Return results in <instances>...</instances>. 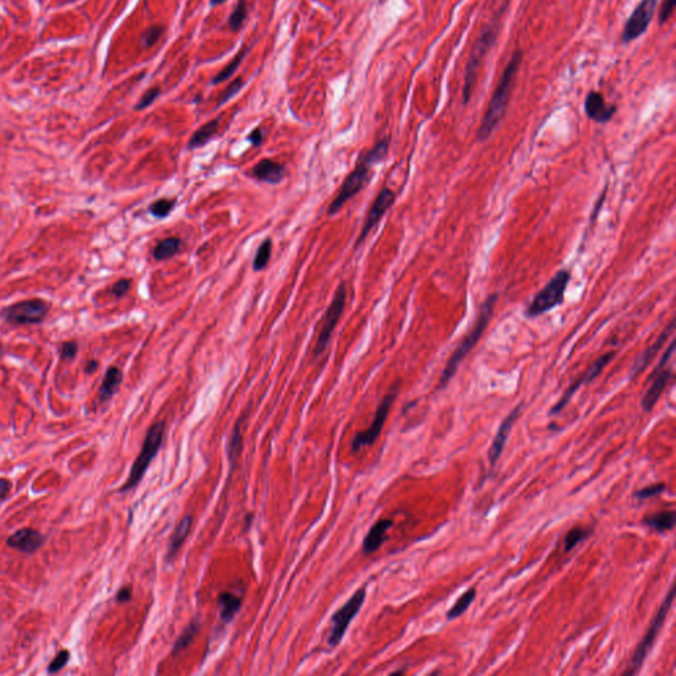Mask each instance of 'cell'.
I'll return each mask as SVG.
<instances>
[{"mask_svg": "<svg viewBox=\"0 0 676 676\" xmlns=\"http://www.w3.org/2000/svg\"><path fill=\"white\" fill-rule=\"evenodd\" d=\"M392 524L394 522L391 519H381L372 526L362 544V550L365 554H372L381 548V545L386 541V534L392 527Z\"/></svg>", "mask_w": 676, "mask_h": 676, "instance_id": "obj_21", "label": "cell"}, {"mask_svg": "<svg viewBox=\"0 0 676 676\" xmlns=\"http://www.w3.org/2000/svg\"><path fill=\"white\" fill-rule=\"evenodd\" d=\"M584 109L588 118L596 123H607L617 111V107L614 104H608L605 98L597 91H591L587 95Z\"/></svg>", "mask_w": 676, "mask_h": 676, "instance_id": "obj_18", "label": "cell"}, {"mask_svg": "<svg viewBox=\"0 0 676 676\" xmlns=\"http://www.w3.org/2000/svg\"><path fill=\"white\" fill-rule=\"evenodd\" d=\"M133 597V591L130 587H123L117 594V601L118 602H128Z\"/></svg>", "mask_w": 676, "mask_h": 676, "instance_id": "obj_45", "label": "cell"}, {"mask_svg": "<svg viewBox=\"0 0 676 676\" xmlns=\"http://www.w3.org/2000/svg\"><path fill=\"white\" fill-rule=\"evenodd\" d=\"M251 176L262 183L279 184L286 176V167L275 160L263 159L254 166Z\"/></svg>", "mask_w": 676, "mask_h": 676, "instance_id": "obj_20", "label": "cell"}, {"mask_svg": "<svg viewBox=\"0 0 676 676\" xmlns=\"http://www.w3.org/2000/svg\"><path fill=\"white\" fill-rule=\"evenodd\" d=\"M160 93H161L160 87H153V89H150L148 91H146V93L143 94V97L140 98V101L136 103L135 110H144V109H147L148 106H151L153 102L157 100V97L160 95Z\"/></svg>", "mask_w": 676, "mask_h": 676, "instance_id": "obj_40", "label": "cell"}, {"mask_svg": "<svg viewBox=\"0 0 676 676\" xmlns=\"http://www.w3.org/2000/svg\"><path fill=\"white\" fill-rule=\"evenodd\" d=\"M345 305H346V286L342 282V283H339V286L335 292L332 303L329 304L328 309L325 311V315L322 316V326L319 330L315 350H313L316 357L322 355L325 352V349L328 348L332 336H333V332H335L338 322L343 313Z\"/></svg>", "mask_w": 676, "mask_h": 676, "instance_id": "obj_9", "label": "cell"}, {"mask_svg": "<svg viewBox=\"0 0 676 676\" xmlns=\"http://www.w3.org/2000/svg\"><path fill=\"white\" fill-rule=\"evenodd\" d=\"M658 5V0H641L635 7L633 14L627 19L624 31H622V41L630 43L638 37H641L649 28L653 17L655 15V8Z\"/></svg>", "mask_w": 676, "mask_h": 676, "instance_id": "obj_13", "label": "cell"}, {"mask_svg": "<svg viewBox=\"0 0 676 676\" xmlns=\"http://www.w3.org/2000/svg\"><path fill=\"white\" fill-rule=\"evenodd\" d=\"M263 139H264V130L262 127H256L250 133V135L247 136V140L253 144L254 147H259L263 143Z\"/></svg>", "mask_w": 676, "mask_h": 676, "instance_id": "obj_44", "label": "cell"}, {"mask_svg": "<svg viewBox=\"0 0 676 676\" xmlns=\"http://www.w3.org/2000/svg\"><path fill=\"white\" fill-rule=\"evenodd\" d=\"M365 598H366V589L361 588V589L355 592L343 607H341L336 611V614L332 618L333 626H332L329 640H328V643L330 647H337L339 642L342 641L350 622L353 621V618L362 608Z\"/></svg>", "mask_w": 676, "mask_h": 676, "instance_id": "obj_11", "label": "cell"}, {"mask_svg": "<svg viewBox=\"0 0 676 676\" xmlns=\"http://www.w3.org/2000/svg\"><path fill=\"white\" fill-rule=\"evenodd\" d=\"M163 34V28L161 27H150L148 30H146L142 37H140V43L143 47L146 48H150L153 47V44L160 38V36Z\"/></svg>", "mask_w": 676, "mask_h": 676, "instance_id": "obj_38", "label": "cell"}, {"mask_svg": "<svg viewBox=\"0 0 676 676\" xmlns=\"http://www.w3.org/2000/svg\"><path fill=\"white\" fill-rule=\"evenodd\" d=\"M522 407H523V403L518 405L507 415L506 418L504 419V422H501L494 439L491 441V448L488 452L491 466H494L497 464V461L501 458V455H502L505 445H506L507 439L510 436V432L512 429V425H514V422H517L518 416L521 415Z\"/></svg>", "mask_w": 676, "mask_h": 676, "instance_id": "obj_16", "label": "cell"}, {"mask_svg": "<svg viewBox=\"0 0 676 676\" xmlns=\"http://www.w3.org/2000/svg\"><path fill=\"white\" fill-rule=\"evenodd\" d=\"M501 15V14H499ZM499 15L497 16V20H493L491 24L485 27V30L481 32L480 37L477 38L474 44L473 49L471 52L465 74H464V87H462V103L466 104L471 97H472V90H473L475 80H477V73L482 65V61L488 52L491 51V47L495 43V38L498 36V25H499Z\"/></svg>", "mask_w": 676, "mask_h": 676, "instance_id": "obj_3", "label": "cell"}, {"mask_svg": "<svg viewBox=\"0 0 676 676\" xmlns=\"http://www.w3.org/2000/svg\"><path fill=\"white\" fill-rule=\"evenodd\" d=\"M199 629H200V624L197 621H193L190 625L188 626L185 630H184V633L179 637V640L173 644L172 655H177L183 650H185L186 647L190 644V642L194 640Z\"/></svg>", "mask_w": 676, "mask_h": 676, "instance_id": "obj_30", "label": "cell"}, {"mask_svg": "<svg viewBox=\"0 0 676 676\" xmlns=\"http://www.w3.org/2000/svg\"><path fill=\"white\" fill-rule=\"evenodd\" d=\"M475 594H477V592H475L474 588H471V589H468L465 593H462L457 598V601L453 604V607L447 611V618L448 620H455V618H458L460 616H462L468 609L471 608V605H472V602H473L474 598H475Z\"/></svg>", "mask_w": 676, "mask_h": 676, "instance_id": "obj_28", "label": "cell"}, {"mask_svg": "<svg viewBox=\"0 0 676 676\" xmlns=\"http://www.w3.org/2000/svg\"><path fill=\"white\" fill-rule=\"evenodd\" d=\"M674 598H675V587L671 585V588H670V591L667 593L666 598L663 600V602L660 605V610L655 613V616H654L651 624L649 626L647 631L644 633L641 642L638 643V646H637V649L634 651L633 662H631V670L626 673L627 675H634V674H637L642 668L644 660L647 658V655L650 654V651L653 650L655 640L658 638V634H660L662 627H663L664 622H666V618L668 616V611H670V609L673 607Z\"/></svg>", "mask_w": 676, "mask_h": 676, "instance_id": "obj_6", "label": "cell"}, {"mask_svg": "<svg viewBox=\"0 0 676 676\" xmlns=\"http://www.w3.org/2000/svg\"><path fill=\"white\" fill-rule=\"evenodd\" d=\"M122 382H123V374L118 368H115V366L109 368L104 376H103L101 387L98 390L100 402L104 403V402L110 401L118 392Z\"/></svg>", "mask_w": 676, "mask_h": 676, "instance_id": "obj_22", "label": "cell"}, {"mask_svg": "<svg viewBox=\"0 0 676 676\" xmlns=\"http://www.w3.org/2000/svg\"><path fill=\"white\" fill-rule=\"evenodd\" d=\"M51 304L43 299H30L8 305L1 311L3 320L11 325H36L44 322Z\"/></svg>", "mask_w": 676, "mask_h": 676, "instance_id": "obj_8", "label": "cell"}, {"mask_svg": "<svg viewBox=\"0 0 676 676\" xmlns=\"http://www.w3.org/2000/svg\"><path fill=\"white\" fill-rule=\"evenodd\" d=\"M240 422H237L236 424V428H234V432L232 435V439H230V444H229V449H227V453H229V460L232 462V466L234 465L236 462V458L239 456L240 453V447H242V431H240Z\"/></svg>", "mask_w": 676, "mask_h": 676, "instance_id": "obj_35", "label": "cell"}, {"mask_svg": "<svg viewBox=\"0 0 676 676\" xmlns=\"http://www.w3.org/2000/svg\"><path fill=\"white\" fill-rule=\"evenodd\" d=\"M664 491H666V485L664 484H654V485H649V486L643 488L641 491H635L634 493V498H637V499H649V498H653V497L660 495Z\"/></svg>", "mask_w": 676, "mask_h": 676, "instance_id": "obj_37", "label": "cell"}, {"mask_svg": "<svg viewBox=\"0 0 676 676\" xmlns=\"http://www.w3.org/2000/svg\"><path fill=\"white\" fill-rule=\"evenodd\" d=\"M131 284H133L131 279H120L117 283L113 284V287H111V295L114 297H117V299L123 297L130 291Z\"/></svg>", "mask_w": 676, "mask_h": 676, "instance_id": "obj_42", "label": "cell"}, {"mask_svg": "<svg viewBox=\"0 0 676 676\" xmlns=\"http://www.w3.org/2000/svg\"><path fill=\"white\" fill-rule=\"evenodd\" d=\"M676 514L674 510H666L660 511L653 515H649L643 518V524L650 527L651 530L663 534L667 531H673L675 527Z\"/></svg>", "mask_w": 676, "mask_h": 676, "instance_id": "obj_24", "label": "cell"}, {"mask_svg": "<svg viewBox=\"0 0 676 676\" xmlns=\"http://www.w3.org/2000/svg\"><path fill=\"white\" fill-rule=\"evenodd\" d=\"M570 282H571V271H559L558 273L535 295L532 302L526 308L524 311L526 317L530 319L538 317L547 313L548 311L556 308L558 305L563 304L565 291Z\"/></svg>", "mask_w": 676, "mask_h": 676, "instance_id": "obj_4", "label": "cell"}, {"mask_svg": "<svg viewBox=\"0 0 676 676\" xmlns=\"http://www.w3.org/2000/svg\"><path fill=\"white\" fill-rule=\"evenodd\" d=\"M616 357V353L614 352H609L607 354H602L601 357H598L593 363H592L591 368L584 372L578 379H576L575 382L567 389V391L563 394V396L559 399L558 403L555 406L552 407L550 409V415L554 416V415H558L560 414L565 407L568 406V403L571 402L572 396L575 395L576 391L580 389L581 386L587 385L592 382L593 379H596L602 370L608 366L610 363V361Z\"/></svg>", "mask_w": 676, "mask_h": 676, "instance_id": "obj_14", "label": "cell"}, {"mask_svg": "<svg viewBox=\"0 0 676 676\" xmlns=\"http://www.w3.org/2000/svg\"><path fill=\"white\" fill-rule=\"evenodd\" d=\"M3 353H4V350H3V348H1V346H0V358H1V357H3Z\"/></svg>", "mask_w": 676, "mask_h": 676, "instance_id": "obj_49", "label": "cell"}, {"mask_svg": "<svg viewBox=\"0 0 676 676\" xmlns=\"http://www.w3.org/2000/svg\"><path fill=\"white\" fill-rule=\"evenodd\" d=\"M395 199H396V196H395L394 190H391L387 186H385L378 193L376 199L374 200V203L369 209V213L366 216V220H365L363 227L361 230V234H359V237L357 238V242L354 245L355 249H358L366 240L368 236L372 233V229L379 223V221L383 218V216L389 212L390 207L394 205Z\"/></svg>", "mask_w": 676, "mask_h": 676, "instance_id": "obj_15", "label": "cell"}, {"mask_svg": "<svg viewBox=\"0 0 676 676\" xmlns=\"http://www.w3.org/2000/svg\"><path fill=\"white\" fill-rule=\"evenodd\" d=\"M220 118L212 119L210 122L201 126L197 131H194L188 142V150H197L206 146L217 134L220 128Z\"/></svg>", "mask_w": 676, "mask_h": 676, "instance_id": "obj_23", "label": "cell"}, {"mask_svg": "<svg viewBox=\"0 0 676 676\" xmlns=\"http://www.w3.org/2000/svg\"><path fill=\"white\" fill-rule=\"evenodd\" d=\"M246 17H247V3H246V0H238V4L236 5L234 11L229 17V28L233 32L240 30Z\"/></svg>", "mask_w": 676, "mask_h": 676, "instance_id": "obj_34", "label": "cell"}, {"mask_svg": "<svg viewBox=\"0 0 676 676\" xmlns=\"http://www.w3.org/2000/svg\"><path fill=\"white\" fill-rule=\"evenodd\" d=\"M174 205H176V199H159L150 205L148 212L155 218L163 220L168 217L170 212L174 209Z\"/></svg>", "mask_w": 676, "mask_h": 676, "instance_id": "obj_31", "label": "cell"}, {"mask_svg": "<svg viewBox=\"0 0 676 676\" xmlns=\"http://www.w3.org/2000/svg\"><path fill=\"white\" fill-rule=\"evenodd\" d=\"M78 353V343L76 341H68L61 345L60 354L64 361H71Z\"/></svg>", "mask_w": 676, "mask_h": 676, "instance_id": "obj_41", "label": "cell"}, {"mask_svg": "<svg viewBox=\"0 0 676 676\" xmlns=\"http://www.w3.org/2000/svg\"><path fill=\"white\" fill-rule=\"evenodd\" d=\"M271 254H272V239L271 238H266L258 247L256 253H255V256H254L253 262V269L254 271H263L271 259Z\"/></svg>", "mask_w": 676, "mask_h": 676, "instance_id": "obj_29", "label": "cell"}, {"mask_svg": "<svg viewBox=\"0 0 676 676\" xmlns=\"http://www.w3.org/2000/svg\"><path fill=\"white\" fill-rule=\"evenodd\" d=\"M11 491V482L7 478H0V501L5 499Z\"/></svg>", "mask_w": 676, "mask_h": 676, "instance_id": "obj_46", "label": "cell"}, {"mask_svg": "<svg viewBox=\"0 0 676 676\" xmlns=\"http://www.w3.org/2000/svg\"><path fill=\"white\" fill-rule=\"evenodd\" d=\"M374 167L372 161H369L363 155L358 160L355 168L350 172V174L343 180L342 185L338 190L337 196L328 207V216L332 217L337 214L338 212L349 203L353 197H355L365 186L369 183L372 177V168Z\"/></svg>", "mask_w": 676, "mask_h": 676, "instance_id": "obj_7", "label": "cell"}, {"mask_svg": "<svg viewBox=\"0 0 676 676\" xmlns=\"http://www.w3.org/2000/svg\"><path fill=\"white\" fill-rule=\"evenodd\" d=\"M522 60H523L522 52H514V54L511 56V58L508 60L506 67L504 69L501 78H499L498 84L495 86V90L491 95L486 113H485L482 122L480 124L478 133H477V137L480 142L486 140L494 133V130L498 127V124L505 117L508 101H510V95H511V90L514 86L512 84H514V80L517 78V74L521 68Z\"/></svg>", "mask_w": 676, "mask_h": 676, "instance_id": "obj_1", "label": "cell"}, {"mask_svg": "<svg viewBox=\"0 0 676 676\" xmlns=\"http://www.w3.org/2000/svg\"><path fill=\"white\" fill-rule=\"evenodd\" d=\"M240 598L237 594L226 592L220 596L221 618L223 622H229L234 618L240 609Z\"/></svg>", "mask_w": 676, "mask_h": 676, "instance_id": "obj_27", "label": "cell"}, {"mask_svg": "<svg viewBox=\"0 0 676 676\" xmlns=\"http://www.w3.org/2000/svg\"><path fill=\"white\" fill-rule=\"evenodd\" d=\"M591 534L592 530H585L581 527H576L574 530H571L564 538V552L572 551L578 543L588 539Z\"/></svg>", "mask_w": 676, "mask_h": 676, "instance_id": "obj_33", "label": "cell"}, {"mask_svg": "<svg viewBox=\"0 0 676 676\" xmlns=\"http://www.w3.org/2000/svg\"><path fill=\"white\" fill-rule=\"evenodd\" d=\"M674 350H675V341H671L668 349L662 357L658 366L655 368V370L653 372L649 379L651 381V385L642 398V409L644 412H650L654 408L657 402L660 401L663 391L667 387L668 382L673 379V370L667 369V365L673 357Z\"/></svg>", "mask_w": 676, "mask_h": 676, "instance_id": "obj_10", "label": "cell"}, {"mask_svg": "<svg viewBox=\"0 0 676 676\" xmlns=\"http://www.w3.org/2000/svg\"><path fill=\"white\" fill-rule=\"evenodd\" d=\"M385 1H386V0H379V3H385Z\"/></svg>", "mask_w": 676, "mask_h": 676, "instance_id": "obj_50", "label": "cell"}, {"mask_svg": "<svg viewBox=\"0 0 676 676\" xmlns=\"http://www.w3.org/2000/svg\"><path fill=\"white\" fill-rule=\"evenodd\" d=\"M181 239L177 237H168L163 240H160L155 249H153V258L157 260V262H163V260H168L170 258H173L176 254L180 253V249H181Z\"/></svg>", "mask_w": 676, "mask_h": 676, "instance_id": "obj_26", "label": "cell"}, {"mask_svg": "<svg viewBox=\"0 0 676 676\" xmlns=\"http://www.w3.org/2000/svg\"><path fill=\"white\" fill-rule=\"evenodd\" d=\"M676 0H664L660 11V23L664 24L668 21V19L673 15L674 8H675Z\"/></svg>", "mask_w": 676, "mask_h": 676, "instance_id": "obj_43", "label": "cell"}, {"mask_svg": "<svg viewBox=\"0 0 676 676\" xmlns=\"http://www.w3.org/2000/svg\"><path fill=\"white\" fill-rule=\"evenodd\" d=\"M497 302H498V295L497 293H493L480 306V311H478V315H477V319L474 322L472 329L468 332V335L462 338V341L458 343L456 350L452 353L451 358L448 359V362H447V365L444 368V370L441 372L438 389H442V387H445L449 383V381L456 374L457 369L460 368L461 362L465 359L466 355L471 353V350L477 345V342L484 336L485 329L488 328V325L491 322V319L493 317L494 308H495Z\"/></svg>", "mask_w": 676, "mask_h": 676, "instance_id": "obj_2", "label": "cell"}, {"mask_svg": "<svg viewBox=\"0 0 676 676\" xmlns=\"http://www.w3.org/2000/svg\"><path fill=\"white\" fill-rule=\"evenodd\" d=\"M44 543H45V537L40 531L30 527L17 530L16 532H14L7 539L8 547L30 555L38 551Z\"/></svg>", "mask_w": 676, "mask_h": 676, "instance_id": "obj_17", "label": "cell"}, {"mask_svg": "<svg viewBox=\"0 0 676 676\" xmlns=\"http://www.w3.org/2000/svg\"><path fill=\"white\" fill-rule=\"evenodd\" d=\"M245 86V82H243V78H237L236 81H233L232 84L227 86V89L223 91V94L221 95L220 100L217 102V106H222L223 103H226L227 101H230L234 95H237L238 93L243 89Z\"/></svg>", "mask_w": 676, "mask_h": 676, "instance_id": "obj_36", "label": "cell"}, {"mask_svg": "<svg viewBox=\"0 0 676 676\" xmlns=\"http://www.w3.org/2000/svg\"><path fill=\"white\" fill-rule=\"evenodd\" d=\"M225 1H226V0H210V4H212V5H218V4H222V3H225Z\"/></svg>", "mask_w": 676, "mask_h": 676, "instance_id": "obj_48", "label": "cell"}, {"mask_svg": "<svg viewBox=\"0 0 676 676\" xmlns=\"http://www.w3.org/2000/svg\"><path fill=\"white\" fill-rule=\"evenodd\" d=\"M398 395V389L391 390L389 394L382 399V402L379 403V406L376 408L375 411V416H374V420H372V425L363 431V432H359L357 436H355L353 442H352V449L353 452H358L361 451L362 448H366V447H370L375 440L379 438L382 429H383V425L386 422V419L389 416L390 409L392 407V403L395 401Z\"/></svg>", "mask_w": 676, "mask_h": 676, "instance_id": "obj_12", "label": "cell"}, {"mask_svg": "<svg viewBox=\"0 0 676 676\" xmlns=\"http://www.w3.org/2000/svg\"><path fill=\"white\" fill-rule=\"evenodd\" d=\"M674 329H675V322H671L668 324V326L660 333V337L657 338V341L647 350H644L642 354L638 357V359L634 362V365L631 368V372H630V376L631 378L640 375L650 365V362L654 359V357L663 348V345L667 342V339L673 336Z\"/></svg>", "mask_w": 676, "mask_h": 676, "instance_id": "obj_19", "label": "cell"}, {"mask_svg": "<svg viewBox=\"0 0 676 676\" xmlns=\"http://www.w3.org/2000/svg\"><path fill=\"white\" fill-rule=\"evenodd\" d=\"M69 660H70V653L69 650H61L56 658L52 660L49 663V667H48V673L49 674H56L58 671H61L67 664H68Z\"/></svg>", "mask_w": 676, "mask_h": 676, "instance_id": "obj_39", "label": "cell"}, {"mask_svg": "<svg viewBox=\"0 0 676 676\" xmlns=\"http://www.w3.org/2000/svg\"><path fill=\"white\" fill-rule=\"evenodd\" d=\"M98 365H100V363H98V361H95V359L89 361V362H87V365L84 366V372H86V374H93V372H97Z\"/></svg>", "mask_w": 676, "mask_h": 676, "instance_id": "obj_47", "label": "cell"}, {"mask_svg": "<svg viewBox=\"0 0 676 676\" xmlns=\"http://www.w3.org/2000/svg\"><path fill=\"white\" fill-rule=\"evenodd\" d=\"M247 51H249V49H243V51L239 52L237 56L234 57V60H233L230 64H227L225 68L222 69L220 73H218V74H217V76L212 80V84H221V82L226 81L227 78H230V77L236 73V70H237L238 67L240 65V63L243 61V58L246 57Z\"/></svg>", "mask_w": 676, "mask_h": 676, "instance_id": "obj_32", "label": "cell"}, {"mask_svg": "<svg viewBox=\"0 0 676 676\" xmlns=\"http://www.w3.org/2000/svg\"><path fill=\"white\" fill-rule=\"evenodd\" d=\"M164 431H166V422H155L153 427L148 429L144 442H143V447H142V451H140L139 456L136 457L130 475H128L126 484L120 488V491H128L134 489L135 486H137V484L143 480L144 474L150 468L153 458L161 447L163 438H164Z\"/></svg>", "mask_w": 676, "mask_h": 676, "instance_id": "obj_5", "label": "cell"}, {"mask_svg": "<svg viewBox=\"0 0 676 676\" xmlns=\"http://www.w3.org/2000/svg\"><path fill=\"white\" fill-rule=\"evenodd\" d=\"M192 522H193L192 521V517H185V518L181 519V522L177 524V527L174 528V531H173V534L170 537V541H169L168 554H167V559L168 560H170V559L173 558L179 552L180 547L185 541L189 532H190Z\"/></svg>", "mask_w": 676, "mask_h": 676, "instance_id": "obj_25", "label": "cell"}]
</instances>
